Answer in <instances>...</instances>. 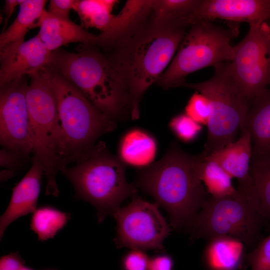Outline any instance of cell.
<instances>
[{"label": "cell", "instance_id": "1", "mask_svg": "<svg viewBox=\"0 0 270 270\" xmlns=\"http://www.w3.org/2000/svg\"><path fill=\"white\" fill-rule=\"evenodd\" d=\"M204 158L174 142L162 159L138 175L136 185L166 210L174 228H186L206 200L200 176Z\"/></svg>", "mask_w": 270, "mask_h": 270}, {"label": "cell", "instance_id": "5", "mask_svg": "<svg viewBox=\"0 0 270 270\" xmlns=\"http://www.w3.org/2000/svg\"><path fill=\"white\" fill-rule=\"evenodd\" d=\"M26 102L30 118L34 156L42 164L47 180V195L58 196V172L67 166L56 96L48 67L30 76Z\"/></svg>", "mask_w": 270, "mask_h": 270}, {"label": "cell", "instance_id": "25", "mask_svg": "<svg viewBox=\"0 0 270 270\" xmlns=\"http://www.w3.org/2000/svg\"><path fill=\"white\" fill-rule=\"evenodd\" d=\"M200 176L202 182L212 196H226L237 191L232 184V178L211 158H204Z\"/></svg>", "mask_w": 270, "mask_h": 270}, {"label": "cell", "instance_id": "14", "mask_svg": "<svg viewBox=\"0 0 270 270\" xmlns=\"http://www.w3.org/2000/svg\"><path fill=\"white\" fill-rule=\"evenodd\" d=\"M52 56V52L37 34L20 44L0 50V86L48 66Z\"/></svg>", "mask_w": 270, "mask_h": 270}, {"label": "cell", "instance_id": "4", "mask_svg": "<svg viewBox=\"0 0 270 270\" xmlns=\"http://www.w3.org/2000/svg\"><path fill=\"white\" fill-rule=\"evenodd\" d=\"M60 172L72 184L74 198L96 208L99 222L136 193V186L126 180L124 164L111 154L102 142L96 143L75 166H66Z\"/></svg>", "mask_w": 270, "mask_h": 270}, {"label": "cell", "instance_id": "20", "mask_svg": "<svg viewBox=\"0 0 270 270\" xmlns=\"http://www.w3.org/2000/svg\"><path fill=\"white\" fill-rule=\"evenodd\" d=\"M237 188L245 195L263 224L270 222V160L250 164L248 182Z\"/></svg>", "mask_w": 270, "mask_h": 270}, {"label": "cell", "instance_id": "2", "mask_svg": "<svg viewBox=\"0 0 270 270\" xmlns=\"http://www.w3.org/2000/svg\"><path fill=\"white\" fill-rule=\"evenodd\" d=\"M75 52H52L50 68L76 88L100 112L116 122L130 109L125 80L109 56L96 46Z\"/></svg>", "mask_w": 270, "mask_h": 270}, {"label": "cell", "instance_id": "8", "mask_svg": "<svg viewBox=\"0 0 270 270\" xmlns=\"http://www.w3.org/2000/svg\"><path fill=\"white\" fill-rule=\"evenodd\" d=\"M228 62L214 66V74L206 81L184 82L178 86L194 90L210 101L211 114L207 124V140L202 152L205 157L234 142L248 108V101L230 72Z\"/></svg>", "mask_w": 270, "mask_h": 270}, {"label": "cell", "instance_id": "34", "mask_svg": "<svg viewBox=\"0 0 270 270\" xmlns=\"http://www.w3.org/2000/svg\"><path fill=\"white\" fill-rule=\"evenodd\" d=\"M174 262L168 255L162 254L150 259L148 270H172Z\"/></svg>", "mask_w": 270, "mask_h": 270}, {"label": "cell", "instance_id": "33", "mask_svg": "<svg viewBox=\"0 0 270 270\" xmlns=\"http://www.w3.org/2000/svg\"><path fill=\"white\" fill-rule=\"evenodd\" d=\"M24 262L18 252L2 256L0 260V270H19Z\"/></svg>", "mask_w": 270, "mask_h": 270}, {"label": "cell", "instance_id": "26", "mask_svg": "<svg viewBox=\"0 0 270 270\" xmlns=\"http://www.w3.org/2000/svg\"><path fill=\"white\" fill-rule=\"evenodd\" d=\"M200 0H152L151 24L164 25L177 22L188 15Z\"/></svg>", "mask_w": 270, "mask_h": 270}, {"label": "cell", "instance_id": "32", "mask_svg": "<svg viewBox=\"0 0 270 270\" xmlns=\"http://www.w3.org/2000/svg\"><path fill=\"white\" fill-rule=\"evenodd\" d=\"M75 0H51L48 10L50 14L64 18H69V14L73 10Z\"/></svg>", "mask_w": 270, "mask_h": 270}, {"label": "cell", "instance_id": "27", "mask_svg": "<svg viewBox=\"0 0 270 270\" xmlns=\"http://www.w3.org/2000/svg\"><path fill=\"white\" fill-rule=\"evenodd\" d=\"M169 127L179 140L186 142L194 140L202 129L201 124L186 113L178 114L172 118L170 122Z\"/></svg>", "mask_w": 270, "mask_h": 270}, {"label": "cell", "instance_id": "28", "mask_svg": "<svg viewBox=\"0 0 270 270\" xmlns=\"http://www.w3.org/2000/svg\"><path fill=\"white\" fill-rule=\"evenodd\" d=\"M185 113L199 124L207 126L211 114L209 100L202 94L196 92L185 107Z\"/></svg>", "mask_w": 270, "mask_h": 270}, {"label": "cell", "instance_id": "18", "mask_svg": "<svg viewBox=\"0 0 270 270\" xmlns=\"http://www.w3.org/2000/svg\"><path fill=\"white\" fill-rule=\"evenodd\" d=\"M116 2L114 0H76L73 10L86 28H94L108 36H118L125 32L127 24L120 14H112Z\"/></svg>", "mask_w": 270, "mask_h": 270}, {"label": "cell", "instance_id": "24", "mask_svg": "<svg viewBox=\"0 0 270 270\" xmlns=\"http://www.w3.org/2000/svg\"><path fill=\"white\" fill-rule=\"evenodd\" d=\"M70 214L51 206H42L32 213L30 228L42 242L52 238L67 224Z\"/></svg>", "mask_w": 270, "mask_h": 270}, {"label": "cell", "instance_id": "11", "mask_svg": "<svg viewBox=\"0 0 270 270\" xmlns=\"http://www.w3.org/2000/svg\"><path fill=\"white\" fill-rule=\"evenodd\" d=\"M158 206L135 196L128 206L118 208L112 214L117 224L118 247L163 251L170 228Z\"/></svg>", "mask_w": 270, "mask_h": 270}, {"label": "cell", "instance_id": "21", "mask_svg": "<svg viewBox=\"0 0 270 270\" xmlns=\"http://www.w3.org/2000/svg\"><path fill=\"white\" fill-rule=\"evenodd\" d=\"M156 151V142L150 134L142 130L134 128L121 138L118 156L124 164L145 168L153 162Z\"/></svg>", "mask_w": 270, "mask_h": 270}, {"label": "cell", "instance_id": "29", "mask_svg": "<svg viewBox=\"0 0 270 270\" xmlns=\"http://www.w3.org/2000/svg\"><path fill=\"white\" fill-rule=\"evenodd\" d=\"M248 260L250 270H270V234L260 240Z\"/></svg>", "mask_w": 270, "mask_h": 270}, {"label": "cell", "instance_id": "38", "mask_svg": "<svg viewBox=\"0 0 270 270\" xmlns=\"http://www.w3.org/2000/svg\"><path fill=\"white\" fill-rule=\"evenodd\" d=\"M19 270H33L31 268H28L27 267H26L24 266H23L22 268H20Z\"/></svg>", "mask_w": 270, "mask_h": 270}, {"label": "cell", "instance_id": "22", "mask_svg": "<svg viewBox=\"0 0 270 270\" xmlns=\"http://www.w3.org/2000/svg\"><path fill=\"white\" fill-rule=\"evenodd\" d=\"M244 244L230 236L209 240L204 252V258L211 270H236L244 251Z\"/></svg>", "mask_w": 270, "mask_h": 270}, {"label": "cell", "instance_id": "12", "mask_svg": "<svg viewBox=\"0 0 270 270\" xmlns=\"http://www.w3.org/2000/svg\"><path fill=\"white\" fill-rule=\"evenodd\" d=\"M28 85L24 76L0 86V142L2 148L28 158L33 146L26 102Z\"/></svg>", "mask_w": 270, "mask_h": 270}, {"label": "cell", "instance_id": "35", "mask_svg": "<svg viewBox=\"0 0 270 270\" xmlns=\"http://www.w3.org/2000/svg\"><path fill=\"white\" fill-rule=\"evenodd\" d=\"M24 0H6L5 1L4 6V12L5 14L4 26L2 31L5 30L6 26L8 22V20L12 14L16 7L19 5L20 6Z\"/></svg>", "mask_w": 270, "mask_h": 270}, {"label": "cell", "instance_id": "9", "mask_svg": "<svg viewBox=\"0 0 270 270\" xmlns=\"http://www.w3.org/2000/svg\"><path fill=\"white\" fill-rule=\"evenodd\" d=\"M236 189L232 195L206 199L186 228L192 240L230 236L246 246H256L264 224L245 195Z\"/></svg>", "mask_w": 270, "mask_h": 270}, {"label": "cell", "instance_id": "16", "mask_svg": "<svg viewBox=\"0 0 270 270\" xmlns=\"http://www.w3.org/2000/svg\"><path fill=\"white\" fill-rule=\"evenodd\" d=\"M43 174L42 164L34 156L30 169L12 188L9 204L0 218V239L12 222L20 217L33 213L37 208Z\"/></svg>", "mask_w": 270, "mask_h": 270}, {"label": "cell", "instance_id": "13", "mask_svg": "<svg viewBox=\"0 0 270 270\" xmlns=\"http://www.w3.org/2000/svg\"><path fill=\"white\" fill-rule=\"evenodd\" d=\"M222 19L250 24L270 19V0H200L182 20L188 26L201 20Z\"/></svg>", "mask_w": 270, "mask_h": 270}, {"label": "cell", "instance_id": "36", "mask_svg": "<svg viewBox=\"0 0 270 270\" xmlns=\"http://www.w3.org/2000/svg\"><path fill=\"white\" fill-rule=\"evenodd\" d=\"M14 174L15 172L7 169L2 170L0 172V181L4 182L7 180L12 177Z\"/></svg>", "mask_w": 270, "mask_h": 270}, {"label": "cell", "instance_id": "19", "mask_svg": "<svg viewBox=\"0 0 270 270\" xmlns=\"http://www.w3.org/2000/svg\"><path fill=\"white\" fill-rule=\"evenodd\" d=\"M252 154L250 134L242 130L237 140L206 157L216 160L232 178L238 179V186H242L250 180Z\"/></svg>", "mask_w": 270, "mask_h": 270}, {"label": "cell", "instance_id": "6", "mask_svg": "<svg viewBox=\"0 0 270 270\" xmlns=\"http://www.w3.org/2000/svg\"><path fill=\"white\" fill-rule=\"evenodd\" d=\"M50 68L68 164L82 158L94 146L98 138L114 130L117 125L73 84Z\"/></svg>", "mask_w": 270, "mask_h": 270}, {"label": "cell", "instance_id": "7", "mask_svg": "<svg viewBox=\"0 0 270 270\" xmlns=\"http://www.w3.org/2000/svg\"><path fill=\"white\" fill-rule=\"evenodd\" d=\"M238 24L232 22L226 27L211 20L192 24L176 54L156 82L164 88L178 86L194 72L232 61L234 46L230 41L238 35Z\"/></svg>", "mask_w": 270, "mask_h": 270}, {"label": "cell", "instance_id": "37", "mask_svg": "<svg viewBox=\"0 0 270 270\" xmlns=\"http://www.w3.org/2000/svg\"><path fill=\"white\" fill-rule=\"evenodd\" d=\"M120 12H122V13H124V14H125V15H126V16L130 19V20L133 23V24H134V26H136V25L135 24L134 22L132 20V19H130V18H129V17H128V16L124 12H123L122 11H121ZM100 36L101 42H102V44L103 45H104V46H111L114 45V44H106L104 42L102 41V38H101V36H100ZM120 41H119V42H120ZM118 42H116V43H118Z\"/></svg>", "mask_w": 270, "mask_h": 270}, {"label": "cell", "instance_id": "3", "mask_svg": "<svg viewBox=\"0 0 270 270\" xmlns=\"http://www.w3.org/2000/svg\"><path fill=\"white\" fill-rule=\"evenodd\" d=\"M186 28L178 23L150 24L130 38H124L123 48L109 56L126 84L132 120L138 118L142 95L170 62Z\"/></svg>", "mask_w": 270, "mask_h": 270}, {"label": "cell", "instance_id": "30", "mask_svg": "<svg viewBox=\"0 0 270 270\" xmlns=\"http://www.w3.org/2000/svg\"><path fill=\"white\" fill-rule=\"evenodd\" d=\"M150 259L142 250L132 249L123 258V269L124 270H148Z\"/></svg>", "mask_w": 270, "mask_h": 270}, {"label": "cell", "instance_id": "17", "mask_svg": "<svg viewBox=\"0 0 270 270\" xmlns=\"http://www.w3.org/2000/svg\"><path fill=\"white\" fill-rule=\"evenodd\" d=\"M36 26L40 28L37 35L50 52L70 43L97 46L99 41L98 35L90 33L69 18L54 16L46 10Z\"/></svg>", "mask_w": 270, "mask_h": 270}, {"label": "cell", "instance_id": "10", "mask_svg": "<svg viewBox=\"0 0 270 270\" xmlns=\"http://www.w3.org/2000/svg\"><path fill=\"white\" fill-rule=\"evenodd\" d=\"M230 72L249 102L270 85V24H249L246 36L234 46Z\"/></svg>", "mask_w": 270, "mask_h": 270}, {"label": "cell", "instance_id": "31", "mask_svg": "<svg viewBox=\"0 0 270 270\" xmlns=\"http://www.w3.org/2000/svg\"><path fill=\"white\" fill-rule=\"evenodd\" d=\"M28 158L23 157L16 152L2 148L0 151V164L2 167L16 172L22 167Z\"/></svg>", "mask_w": 270, "mask_h": 270}, {"label": "cell", "instance_id": "15", "mask_svg": "<svg viewBox=\"0 0 270 270\" xmlns=\"http://www.w3.org/2000/svg\"><path fill=\"white\" fill-rule=\"evenodd\" d=\"M248 132L252 154L250 164L270 160V89L252 100L240 130Z\"/></svg>", "mask_w": 270, "mask_h": 270}, {"label": "cell", "instance_id": "23", "mask_svg": "<svg viewBox=\"0 0 270 270\" xmlns=\"http://www.w3.org/2000/svg\"><path fill=\"white\" fill-rule=\"evenodd\" d=\"M44 0H24L18 14L10 26L0 34V50L20 44L25 36L36 23L45 10Z\"/></svg>", "mask_w": 270, "mask_h": 270}]
</instances>
